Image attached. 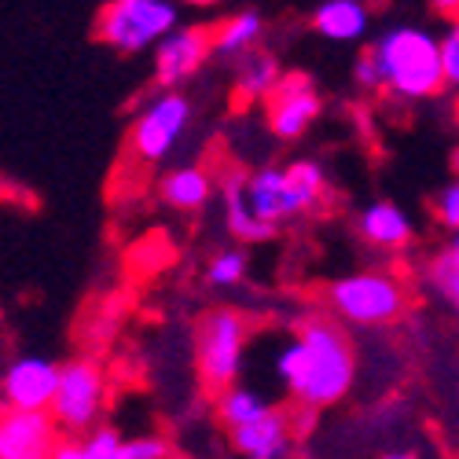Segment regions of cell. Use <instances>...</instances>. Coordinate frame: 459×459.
<instances>
[{"label": "cell", "mask_w": 459, "mask_h": 459, "mask_svg": "<svg viewBox=\"0 0 459 459\" xmlns=\"http://www.w3.org/2000/svg\"><path fill=\"white\" fill-rule=\"evenodd\" d=\"M276 390L294 404L324 411L350 397L357 386V346L346 324L331 313H301L264 350Z\"/></svg>", "instance_id": "1"}, {"label": "cell", "mask_w": 459, "mask_h": 459, "mask_svg": "<svg viewBox=\"0 0 459 459\" xmlns=\"http://www.w3.org/2000/svg\"><path fill=\"white\" fill-rule=\"evenodd\" d=\"M371 56L382 74V96L394 103H427L448 92L441 33L419 22H394L371 37Z\"/></svg>", "instance_id": "2"}, {"label": "cell", "mask_w": 459, "mask_h": 459, "mask_svg": "<svg viewBox=\"0 0 459 459\" xmlns=\"http://www.w3.org/2000/svg\"><path fill=\"white\" fill-rule=\"evenodd\" d=\"M247 191L254 213L273 224L283 228L290 221L313 217L324 210L327 203V169L316 159H294L287 166H257L247 173Z\"/></svg>", "instance_id": "3"}, {"label": "cell", "mask_w": 459, "mask_h": 459, "mask_svg": "<svg viewBox=\"0 0 459 459\" xmlns=\"http://www.w3.org/2000/svg\"><path fill=\"white\" fill-rule=\"evenodd\" d=\"M324 309L346 327H394L411 309V287L390 269H360L324 287Z\"/></svg>", "instance_id": "4"}, {"label": "cell", "mask_w": 459, "mask_h": 459, "mask_svg": "<svg viewBox=\"0 0 459 459\" xmlns=\"http://www.w3.org/2000/svg\"><path fill=\"white\" fill-rule=\"evenodd\" d=\"M250 342H254V327L232 305H217V309L199 316L195 371H199V382L213 397L239 382L247 357H250Z\"/></svg>", "instance_id": "5"}, {"label": "cell", "mask_w": 459, "mask_h": 459, "mask_svg": "<svg viewBox=\"0 0 459 459\" xmlns=\"http://www.w3.org/2000/svg\"><path fill=\"white\" fill-rule=\"evenodd\" d=\"M180 26V0H103L96 41L118 56L155 52L162 37Z\"/></svg>", "instance_id": "6"}, {"label": "cell", "mask_w": 459, "mask_h": 459, "mask_svg": "<svg viewBox=\"0 0 459 459\" xmlns=\"http://www.w3.org/2000/svg\"><path fill=\"white\" fill-rule=\"evenodd\" d=\"M195 122V103L184 96V89H159L151 100L140 103L129 126V155L143 166L169 162Z\"/></svg>", "instance_id": "7"}, {"label": "cell", "mask_w": 459, "mask_h": 459, "mask_svg": "<svg viewBox=\"0 0 459 459\" xmlns=\"http://www.w3.org/2000/svg\"><path fill=\"white\" fill-rule=\"evenodd\" d=\"M107 411V371L96 357H74L63 360L59 390L52 401V415L63 434H89L103 423Z\"/></svg>", "instance_id": "8"}, {"label": "cell", "mask_w": 459, "mask_h": 459, "mask_svg": "<svg viewBox=\"0 0 459 459\" xmlns=\"http://www.w3.org/2000/svg\"><path fill=\"white\" fill-rule=\"evenodd\" d=\"M213 56H217L213 30L180 22L169 37H162L159 48L151 52V78H155L159 89H184L187 82L199 78Z\"/></svg>", "instance_id": "9"}, {"label": "cell", "mask_w": 459, "mask_h": 459, "mask_svg": "<svg viewBox=\"0 0 459 459\" xmlns=\"http://www.w3.org/2000/svg\"><path fill=\"white\" fill-rule=\"evenodd\" d=\"M63 364L48 353H19L4 364L0 375V394H4V408L15 411H52L56 390H59Z\"/></svg>", "instance_id": "10"}, {"label": "cell", "mask_w": 459, "mask_h": 459, "mask_svg": "<svg viewBox=\"0 0 459 459\" xmlns=\"http://www.w3.org/2000/svg\"><path fill=\"white\" fill-rule=\"evenodd\" d=\"M324 114V96L313 85L309 74H287L276 85V92L264 100V122L269 133L283 143H294L309 133Z\"/></svg>", "instance_id": "11"}, {"label": "cell", "mask_w": 459, "mask_h": 459, "mask_svg": "<svg viewBox=\"0 0 459 459\" xmlns=\"http://www.w3.org/2000/svg\"><path fill=\"white\" fill-rule=\"evenodd\" d=\"M63 441V427L52 411L4 408L0 419V459H52Z\"/></svg>", "instance_id": "12"}, {"label": "cell", "mask_w": 459, "mask_h": 459, "mask_svg": "<svg viewBox=\"0 0 459 459\" xmlns=\"http://www.w3.org/2000/svg\"><path fill=\"white\" fill-rule=\"evenodd\" d=\"M236 455L243 459H287L290 445H294V415L283 408H269L264 415H257L254 423L228 430Z\"/></svg>", "instance_id": "13"}, {"label": "cell", "mask_w": 459, "mask_h": 459, "mask_svg": "<svg viewBox=\"0 0 459 459\" xmlns=\"http://www.w3.org/2000/svg\"><path fill=\"white\" fill-rule=\"evenodd\" d=\"M221 213H224V232L232 236L236 243H243V247L269 243L280 232V228L264 224L254 213L250 191H247V173H224L221 177Z\"/></svg>", "instance_id": "14"}, {"label": "cell", "mask_w": 459, "mask_h": 459, "mask_svg": "<svg viewBox=\"0 0 459 459\" xmlns=\"http://www.w3.org/2000/svg\"><path fill=\"white\" fill-rule=\"evenodd\" d=\"M309 26L331 45H360L371 33V8L368 0H320Z\"/></svg>", "instance_id": "15"}, {"label": "cell", "mask_w": 459, "mask_h": 459, "mask_svg": "<svg viewBox=\"0 0 459 459\" xmlns=\"http://www.w3.org/2000/svg\"><path fill=\"white\" fill-rule=\"evenodd\" d=\"M232 63H236L232 66V100H236V107H257V103H264V100L276 92V85L287 78L280 56L264 52V48H254V52L232 59Z\"/></svg>", "instance_id": "16"}, {"label": "cell", "mask_w": 459, "mask_h": 459, "mask_svg": "<svg viewBox=\"0 0 459 459\" xmlns=\"http://www.w3.org/2000/svg\"><path fill=\"white\" fill-rule=\"evenodd\" d=\"M217 191H221V184L213 180V173L195 162L173 166L159 180V199L177 213H203L213 203Z\"/></svg>", "instance_id": "17"}, {"label": "cell", "mask_w": 459, "mask_h": 459, "mask_svg": "<svg viewBox=\"0 0 459 459\" xmlns=\"http://www.w3.org/2000/svg\"><path fill=\"white\" fill-rule=\"evenodd\" d=\"M357 232H360V239H364L368 247L390 250V254H394V250L411 247L415 224H411V217H408L404 206H397V203H390V199H375V203H368V206L357 213Z\"/></svg>", "instance_id": "18"}, {"label": "cell", "mask_w": 459, "mask_h": 459, "mask_svg": "<svg viewBox=\"0 0 459 459\" xmlns=\"http://www.w3.org/2000/svg\"><path fill=\"white\" fill-rule=\"evenodd\" d=\"M261 37H264V15L257 8H239L213 26V48L221 59H239L261 48Z\"/></svg>", "instance_id": "19"}, {"label": "cell", "mask_w": 459, "mask_h": 459, "mask_svg": "<svg viewBox=\"0 0 459 459\" xmlns=\"http://www.w3.org/2000/svg\"><path fill=\"white\" fill-rule=\"evenodd\" d=\"M213 408H217V419L224 430H236V427H247L254 423L257 415H264L273 408V401L264 397L257 386H247V382H236V386H228L213 397Z\"/></svg>", "instance_id": "20"}, {"label": "cell", "mask_w": 459, "mask_h": 459, "mask_svg": "<svg viewBox=\"0 0 459 459\" xmlns=\"http://www.w3.org/2000/svg\"><path fill=\"white\" fill-rule=\"evenodd\" d=\"M203 280L206 287L213 290H236L250 280V254L239 247H221L210 261H206V269H203Z\"/></svg>", "instance_id": "21"}, {"label": "cell", "mask_w": 459, "mask_h": 459, "mask_svg": "<svg viewBox=\"0 0 459 459\" xmlns=\"http://www.w3.org/2000/svg\"><path fill=\"white\" fill-rule=\"evenodd\" d=\"M427 287H430V294H437L445 305H448V313L459 320V257L445 247V250H437L430 261H427Z\"/></svg>", "instance_id": "22"}, {"label": "cell", "mask_w": 459, "mask_h": 459, "mask_svg": "<svg viewBox=\"0 0 459 459\" xmlns=\"http://www.w3.org/2000/svg\"><path fill=\"white\" fill-rule=\"evenodd\" d=\"M82 437H85V448L92 459H126V434L118 427L100 423Z\"/></svg>", "instance_id": "23"}, {"label": "cell", "mask_w": 459, "mask_h": 459, "mask_svg": "<svg viewBox=\"0 0 459 459\" xmlns=\"http://www.w3.org/2000/svg\"><path fill=\"white\" fill-rule=\"evenodd\" d=\"M430 210H434V217H437V224L445 228V232H455L459 228V173L434 191Z\"/></svg>", "instance_id": "24"}, {"label": "cell", "mask_w": 459, "mask_h": 459, "mask_svg": "<svg viewBox=\"0 0 459 459\" xmlns=\"http://www.w3.org/2000/svg\"><path fill=\"white\" fill-rule=\"evenodd\" d=\"M441 56H445V78L448 89L459 92V15L445 22L441 30Z\"/></svg>", "instance_id": "25"}, {"label": "cell", "mask_w": 459, "mask_h": 459, "mask_svg": "<svg viewBox=\"0 0 459 459\" xmlns=\"http://www.w3.org/2000/svg\"><path fill=\"white\" fill-rule=\"evenodd\" d=\"M173 445L166 434H136L126 437V459H169Z\"/></svg>", "instance_id": "26"}, {"label": "cell", "mask_w": 459, "mask_h": 459, "mask_svg": "<svg viewBox=\"0 0 459 459\" xmlns=\"http://www.w3.org/2000/svg\"><path fill=\"white\" fill-rule=\"evenodd\" d=\"M353 85L360 92H368V96H378L382 92V74H378V63L371 56V48H364L357 56V63H353Z\"/></svg>", "instance_id": "27"}, {"label": "cell", "mask_w": 459, "mask_h": 459, "mask_svg": "<svg viewBox=\"0 0 459 459\" xmlns=\"http://www.w3.org/2000/svg\"><path fill=\"white\" fill-rule=\"evenodd\" d=\"M52 459H92V455H89L82 434H63V441H59V448H56Z\"/></svg>", "instance_id": "28"}, {"label": "cell", "mask_w": 459, "mask_h": 459, "mask_svg": "<svg viewBox=\"0 0 459 459\" xmlns=\"http://www.w3.org/2000/svg\"><path fill=\"white\" fill-rule=\"evenodd\" d=\"M430 8H434V15H441V19H455V15H459V0H430Z\"/></svg>", "instance_id": "29"}, {"label": "cell", "mask_w": 459, "mask_h": 459, "mask_svg": "<svg viewBox=\"0 0 459 459\" xmlns=\"http://www.w3.org/2000/svg\"><path fill=\"white\" fill-rule=\"evenodd\" d=\"M375 459H423V455L411 452V448H401V452H382V455H375Z\"/></svg>", "instance_id": "30"}, {"label": "cell", "mask_w": 459, "mask_h": 459, "mask_svg": "<svg viewBox=\"0 0 459 459\" xmlns=\"http://www.w3.org/2000/svg\"><path fill=\"white\" fill-rule=\"evenodd\" d=\"M180 4H187V8H221V4H228V0H180Z\"/></svg>", "instance_id": "31"}, {"label": "cell", "mask_w": 459, "mask_h": 459, "mask_svg": "<svg viewBox=\"0 0 459 459\" xmlns=\"http://www.w3.org/2000/svg\"><path fill=\"white\" fill-rule=\"evenodd\" d=\"M448 250L459 257V228H455V232H448Z\"/></svg>", "instance_id": "32"}, {"label": "cell", "mask_w": 459, "mask_h": 459, "mask_svg": "<svg viewBox=\"0 0 459 459\" xmlns=\"http://www.w3.org/2000/svg\"><path fill=\"white\" fill-rule=\"evenodd\" d=\"M452 166H455V173H459V147H455V155H452Z\"/></svg>", "instance_id": "33"}, {"label": "cell", "mask_w": 459, "mask_h": 459, "mask_svg": "<svg viewBox=\"0 0 459 459\" xmlns=\"http://www.w3.org/2000/svg\"><path fill=\"white\" fill-rule=\"evenodd\" d=\"M455 118H459V96H455Z\"/></svg>", "instance_id": "34"}]
</instances>
